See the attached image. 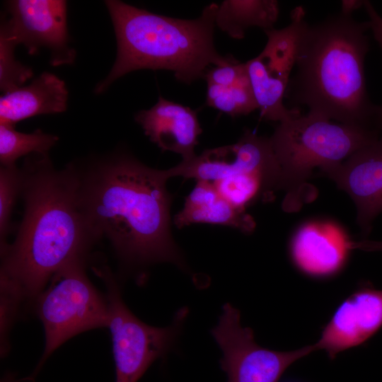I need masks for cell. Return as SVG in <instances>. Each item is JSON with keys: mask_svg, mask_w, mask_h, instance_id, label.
Masks as SVG:
<instances>
[{"mask_svg": "<svg viewBox=\"0 0 382 382\" xmlns=\"http://www.w3.org/2000/svg\"><path fill=\"white\" fill-rule=\"evenodd\" d=\"M73 164L90 225L99 239L108 240L121 265L170 262L185 270L170 232L166 169L149 167L122 151Z\"/></svg>", "mask_w": 382, "mask_h": 382, "instance_id": "cell-1", "label": "cell"}, {"mask_svg": "<svg viewBox=\"0 0 382 382\" xmlns=\"http://www.w3.org/2000/svg\"><path fill=\"white\" fill-rule=\"evenodd\" d=\"M24 213L12 243L1 248L0 276L35 300L52 277L100 239L83 209L73 163L56 168L49 154L26 156L21 168Z\"/></svg>", "mask_w": 382, "mask_h": 382, "instance_id": "cell-2", "label": "cell"}, {"mask_svg": "<svg viewBox=\"0 0 382 382\" xmlns=\"http://www.w3.org/2000/svg\"><path fill=\"white\" fill-rule=\"evenodd\" d=\"M369 30L368 21L340 12L316 24L302 22L296 72L285 94L294 108L305 105L330 120L374 127L377 105L369 99L364 73Z\"/></svg>", "mask_w": 382, "mask_h": 382, "instance_id": "cell-3", "label": "cell"}, {"mask_svg": "<svg viewBox=\"0 0 382 382\" xmlns=\"http://www.w3.org/2000/svg\"><path fill=\"white\" fill-rule=\"evenodd\" d=\"M117 42L115 61L95 93L105 91L117 79L140 69L171 71L180 82L204 79L211 65L238 62L224 57L214 43L215 19L219 4L204 8L195 19H180L149 12L123 1L108 0Z\"/></svg>", "mask_w": 382, "mask_h": 382, "instance_id": "cell-4", "label": "cell"}, {"mask_svg": "<svg viewBox=\"0 0 382 382\" xmlns=\"http://www.w3.org/2000/svg\"><path fill=\"white\" fill-rule=\"evenodd\" d=\"M378 137L376 128L332 123L310 112L279 122L270 138L282 189L299 195L314 168L324 173Z\"/></svg>", "mask_w": 382, "mask_h": 382, "instance_id": "cell-5", "label": "cell"}, {"mask_svg": "<svg viewBox=\"0 0 382 382\" xmlns=\"http://www.w3.org/2000/svg\"><path fill=\"white\" fill-rule=\"evenodd\" d=\"M86 257H76L62 266L34 300L45 334L44 353L35 372L71 337L91 329L108 328V300L87 277Z\"/></svg>", "mask_w": 382, "mask_h": 382, "instance_id": "cell-6", "label": "cell"}, {"mask_svg": "<svg viewBox=\"0 0 382 382\" xmlns=\"http://www.w3.org/2000/svg\"><path fill=\"white\" fill-rule=\"evenodd\" d=\"M106 288L109 328L115 364V382H137L147 369L173 348L188 315L186 307L175 314L172 323L154 327L139 319L125 303L120 286L107 266L94 267Z\"/></svg>", "mask_w": 382, "mask_h": 382, "instance_id": "cell-7", "label": "cell"}, {"mask_svg": "<svg viewBox=\"0 0 382 382\" xmlns=\"http://www.w3.org/2000/svg\"><path fill=\"white\" fill-rule=\"evenodd\" d=\"M211 334L222 352L220 364L228 382H278L292 364L317 351L314 344L283 352L261 347L252 329L242 325L240 311L229 303L222 306Z\"/></svg>", "mask_w": 382, "mask_h": 382, "instance_id": "cell-8", "label": "cell"}, {"mask_svg": "<svg viewBox=\"0 0 382 382\" xmlns=\"http://www.w3.org/2000/svg\"><path fill=\"white\" fill-rule=\"evenodd\" d=\"M305 11L301 6L291 13V23L282 29L264 30L267 37L262 51L245 64L260 117L282 122L301 115L288 108L284 98L296 63V43Z\"/></svg>", "mask_w": 382, "mask_h": 382, "instance_id": "cell-9", "label": "cell"}, {"mask_svg": "<svg viewBox=\"0 0 382 382\" xmlns=\"http://www.w3.org/2000/svg\"><path fill=\"white\" fill-rule=\"evenodd\" d=\"M169 178L214 183L241 173L262 177L272 190H279L282 172L270 138L246 130L233 144L207 149L167 169Z\"/></svg>", "mask_w": 382, "mask_h": 382, "instance_id": "cell-10", "label": "cell"}, {"mask_svg": "<svg viewBox=\"0 0 382 382\" xmlns=\"http://www.w3.org/2000/svg\"><path fill=\"white\" fill-rule=\"evenodd\" d=\"M8 11L10 18H4L1 23L29 54L47 48L50 51V62L54 66L74 62L76 52L69 45L66 1H9Z\"/></svg>", "mask_w": 382, "mask_h": 382, "instance_id": "cell-11", "label": "cell"}, {"mask_svg": "<svg viewBox=\"0 0 382 382\" xmlns=\"http://www.w3.org/2000/svg\"><path fill=\"white\" fill-rule=\"evenodd\" d=\"M381 327L382 290L362 283L337 306L314 345L333 359L365 343Z\"/></svg>", "mask_w": 382, "mask_h": 382, "instance_id": "cell-12", "label": "cell"}, {"mask_svg": "<svg viewBox=\"0 0 382 382\" xmlns=\"http://www.w3.org/2000/svg\"><path fill=\"white\" fill-rule=\"evenodd\" d=\"M346 192L357 209V221L365 236L382 212V137L357 150L324 173Z\"/></svg>", "mask_w": 382, "mask_h": 382, "instance_id": "cell-13", "label": "cell"}, {"mask_svg": "<svg viewBox=\"0 0 382 382\" xmlns=\"http://www.w3.org/2000/svg\"><path fill=\"white\" fill-rule=\"evenodd\" d=\"M352 241L337 224L314 221L300 226L291 238L289 252L295 267L313 279L337 275L345 267Z\"/></svg>", "mask_w": 382, "mask_h": 382, "instance_id": "cell-14", "label": "cell"}, {"mask_svg": "<svg viewBox=\"0 0 382 382\" xmlns=\"http://www.w3.org/2000/svg\"><path fill=\"white\" fill-rule=\"evenodd\" d=\"M134 119L162 151L178 154L182 161L196 156L195 148L202 129L194 110L159 96L152 108L139 110Z\"/></svg>", "mask_w": 382, "mask_h": 382, "instance_id": "cell-15", "label": "cell"}, {"mask_svg": "<svg viewBox=\"0 0 382 382\" xmlns=\"http://www.w3.org/2000/svg\"><path fill=\"white\" fill-rule=\"evenodd\" d=\"M68 90L56 75L43 72L30 84L4 93L0 98V125L15 126L27 118L66 111Z\"/></svg>", "mask_w": 382, "mask_h": 382, "instance_id": "cell-16", "label": "cell"}, {"mask_svg": "<svg viewBox=\"0 0 382 382\" xmlns=\"http://www.w3.org/2000/svg\"><path fill=\"white\" fill-rule=\"evenodd\" d=\"M178 228L194 224H208L228 226L243 232L252 231L255 226L252 216L222 197L212 183L197 180L185 198L183 208L174 216Z\"/></svg>", "mask_w": 382, "mask_h": 382, "instance_id": "cell-17", "label": "cell"}, {"mask_svg": "<svg viewBox=\"0 0 382 382\" xmlns=\"http://www.w3.org/2000/svg\"><path fill=\"white\" fill-rule=\"evenodd\" d=\"M279 13L274 0H226L216 15V25L231 37L242 39L249 28L272 29Z\"/></svg>", "mask_w": 382, "mask_h": 382, "instance_id": "cell-18", "label": "cell"}, {"mask_svg": "<svg viewBox=\"0 0 382 382\" xmlns=\"http://www.w3.org/2000/svg\"><path fill=\"white\" fill-rule=\"evenodd\" d=\"M59 138L40 129L31 133L16 130L15 127L0 125V162L1 166L13 167L22 156L33 154H49Z\"/></svg>", "mask_w": 382, "mask_h": 382, "instance_id": "cell-19", "label": "cell"}, {"mask_svg": "<svg viewBox=\"0 0 382 382\" xmlns=\"http://www.w3.org/2000/svg\"><path fill=\"white\" fill-rule=\"evenodd\" d=\"M207 85V105L231 117L247 115L258 109L249 76L231 86Z\"/></svg>", "mask_w": 382, "mask_h": 382, "instance_id": "cell-20", "label": "cell"}, {"mask_svg": "<svg viewBox=\"0 0 382 382\" xmlns=\"http://www.w3.org/2000/svg\"><path fill=\"white\" fill-rule=\"evenodd\" d=\"M211 183L227 201L245 210L248 204L272 192L262 177L248 173L237 174Z\"/></svg>", "mask_w": 382, "mask_h": 382, "instance_id": "cell-21", "label": "cell"}, {"mask_svg": "<svg viewBox=\"0 0 382 382\" xmlns=\"http://www.w3.org/2000/svg\"><path fill=\"white\" fill-rule=\"evenodd\" d=\"M16 40L4 23L0 29V88L3 93L23 86L33 76L31 68L15 57Z\"/></svg>", "mask_w": 382, "mask_h": 382, "instance_id": "cell-22", "label": "cell"}, {"mask_svg": "<svg viewBox=\"0 0 382 382\" xmlns=\"http://www.w3.org/2000/svg\"><path fill=\"white\" fill-rule=\"evenodd\" d=\"M21 186V168H0V246L8 243L6 238L11 230V219L16 199L20 196Z\"/></svg>", "mask_w": 382, "mask_h": 382, "instance_id": "cell-23", "label": "cell"}, {"mask_svg": "<svg viewBox=\"0 0 382 382\" xmlns=\"http://www.w3.org/2000/svg\"><path fill=\"white\" fill-rule=\"evenodd\" d=\"M1 355L9 349V333L23 301L25 300L20 287L5 277L0 276Z\"/></svg>", "mask_w": 382, "mask_h": 382, "instance_id": "cell-24", "label": "cell"}, {"mask_svg": "<svg viewBox=\"0 0 382 382\" xmlns=\"http://www.w3.org/2000/svg\"><path fill=\"white\" fill-rule=\"evenodd\" d=\"M248 77L245 63L212 67L207 71L204 79L207 84L221 86H231Z\"/></svg>", "mask_w": 382, "mask_h": 382, "instance_id": "cell-25", "label": "cell"}, {"mask_svg": "<svg viewBox=\"0 0 382 382\" xmlns=\"http://www.w3.org/2000/svg\"><path fill=\"white\" fill-rule=\"evenodd\" d=\"M364 8L369 17L368 22L369 23L370 30L382 50V16L369 1H364ZM374 125L377 129H382V105H377Z\"/></svg>", "mask_w": 382, "mask_h": 382, "instance_id": "cell-26", "label": "cell"}, {"mask_svg": "<svg viewBox=\"0 0 382 382\" xmlns=\"http://www.w3.org/2000/svg\"><path fill=\"white\" fill-rule=\"evenodd\" d=\"M353 249L368 252L382 251V241L363 240L352 243Z\"/></svg>", "mask_w": 382, "mask_h": 382, "instance_id": "cell-27", "label": "cell"}, {"mask_svg": "<svg viewBox=\"0 0 382 382\" xmlns=\"http://www.w3.org/2000/svg\"><path fill=\"white\" fill-rule=\"evenodd\" d=\"M364 1L361 0H342L341 1L340 13L347 16H352V13L364 6Z\"/></svg>", "mask_w": 382, "mask_h": 382, "instance_id": "cell-28", "label": "cell"}, {"mask_svg": "<svg viewBox=\"0 0 382 382\" xmlns=\"http://www.w3.org/2000/svg\"><path fill=\"white\" fill-rule=\"evenodd\" d=\"M1 382H32L31 378H18L13 374H6Z\"/></svg>", "mask_w": 382, "mask_h": 382, "instance_id": "cell-29", "label": "cell"}]
</instances>
